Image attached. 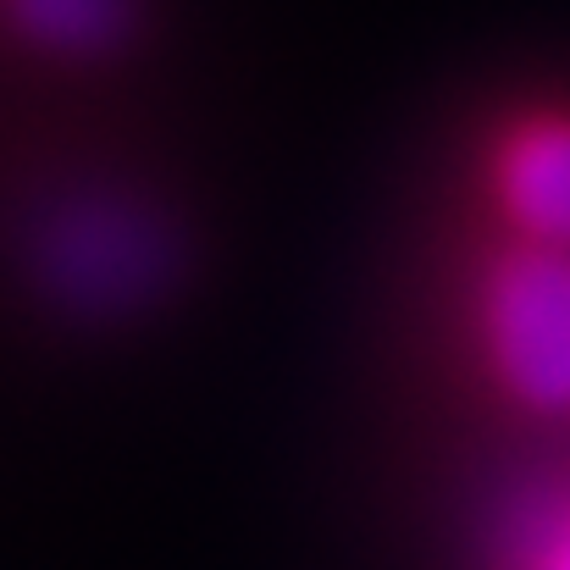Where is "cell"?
Masks as SVG:
<instances>
[{"instance_id":"6da1fadb","label":"cell","mask_w":570,"mask_h":570,"mask_svg":"<svg viewBox=\"0 0 570 570\" xmlns=\"http://www.w3.org/2000/svg\"><path fill=\"white\" fill-rule=\"evenodd\" d=\"M482 350L510 399L570 415V249L521 244L482 283Z\"/></svg>"},{"instance_id":"7a4b0ae2","label":"cell","mask_w":570,"mask_h":570,"mask_svg":"<svg viewBox=\"0 0 570 570\" xmlns=\"http://www.w3.org/2000/svg\"><path fill=\"white\" fill-rule=\"evenodd\" d=\"M493 184L521 244L570 249V117L521 122L499 150Z\"/></svg>"},{"instance_id":"3957f363","label":"cell","mask_w":570,"mask_h":570,"mask_svg":"<svg viewBox=\"0 0 570 570\" xmlns=\"http://www.w3.org/2000/svg\"><path fill=\"white\" fill-rule=\"evenodd\" d=\"M515 570H570V493H543L515 515Z\"/></svg>"},{"instance_id":"277c9868","label":"cell","mask_w":570,"mask_h":570,"mask_svg":"<svg viewBox=\"0 0 570 570\" xmlns=\"http://www.w3.org/2000/svg\"><path fill=\"white\" fill-rule=\"evenodd\" d=\"M106 0H22V17L45 39H89L106 22Z\"/></svg>"}]
</instances>
